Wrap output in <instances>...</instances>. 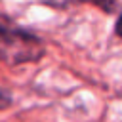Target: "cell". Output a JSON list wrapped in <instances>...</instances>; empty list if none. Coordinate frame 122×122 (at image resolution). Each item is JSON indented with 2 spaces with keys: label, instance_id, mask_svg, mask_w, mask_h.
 <instances>
[{
  "label": "cell",
  "instance_id": "1",
  "mask_svg": "<svg viewBox=\"0 0 122 122\" xmlns=\"http://www.w3.org/2000/svg\"><path fill=\"white\" fill-rule=\"evenodd\" d=\"M44 55V44L38 36L0 15V61L6 65H21L38 61Z\"/></svg>",
  "mask_w": 122,
  "mask_h": 122
},
{
  "label": "cell",
  "instance_id": "2",
  "mask_svg": "<svg viewBox=\"0 0 122 122\" xmlns=\"http://www.w3.org/2000/svg\"><path fill=\"white\" fill-rule=\"evenodd\" d=\"M72 2L92 4V6H95V8H99V10L107 11V13H112V11H116V8H118V2H116V0H72Z\"/></svg>",
  "mask_w": 122,
  "mask_h": 122
},
{
  "label": "cell",
  "instance_id": "3",
  "mask_svg": "<svg viewBox=\"0 0 122 122\" xmlns=\"http://www.w3.org/2000/svg\"><path fill=\"white\" fill-rule=\"evenodd\" d=\"M8 105H10V95L0 90V109H6Z\"/></svg>",
  "mask_w": 122,
  "mask_h": 122
},
{
  "label": "cell",
  "instance_id": "4",
  "mask_svg": "<svg viewBox=\"0 0 122 122\" xmlns=\"http://www.w3.org/2000/svg\"><path fill=\"white\" fill-rule=\"evenodd\" d=\"M114 32L122 38V15L118 17V21H116V25H114Z\"/></svg>",
  "mask_w": 122,
  "mask_h": 122
}]
</instances>
